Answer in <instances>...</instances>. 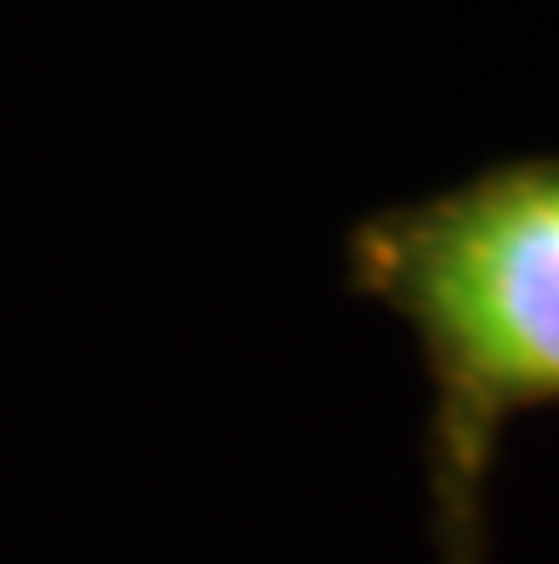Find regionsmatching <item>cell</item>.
Wrapping results in <instances>:
<instances>
[{
    "instance_id": "6da1fadb",
    "label": "cell",
    "mask_w": 559,
    "mask_h": 564,
    "mask_svg": "<svg viewBox=\"0 0 559 564\" xmlns=\"http://www.w3.org/2000/svg\"><path fill=\"white\" fill-rule=\"evenodd\" d=\"M348 285L411 330L429 371L440 564H485V490L508 427L559 405V154L497 160L348 228Z\"/></svg>"
}]
</instances>
